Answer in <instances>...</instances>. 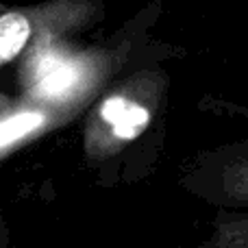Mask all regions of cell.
Returning a JSON list of instances; mask_svg holds the SVG:
<instances>
[{
  "mask_svg": "<svg viewBox=\"0 0 248 248\" xmlns=\"http://www.w3.org/2000/svg\"><path fill=\"white\" fill-rule=\"evenodd\" d=\"M85 0H50L35 7L0 11V68L20 59L42 33H59L85 20Z\"/></svg>",
  "mask_w": 248,
  "mask_h": 248,
  "instance_id": "obj_1",
  "label": "cell"
},
{
  "mask_svg": "<svg viewBox=\"0 0 248 248\" xmlns=\"http://www.w3.org/2000/svg\"><path fill=\"white\" fill-rule=\"evenodd\" d=\"M77 111L78 107H55L17 96L16 103L0 113V161L48 131L65 124Z\"/></svg>",
  "mask_w": 248,
  "mask_h": 248,
  "instance_id": "obj_2",
  "label": "cell"
},
{
  "mask_svg": "<svg viewBox=\"0 0 248 248\" xmlns=\"http://www.w3.org/2000/svg\"><path fill=\"white\" fill-rule=\"evenodd\" d=\"M96 118L113 140H135L150 122V113L144 105L124 94H111L100 103Z\"/></svg>",
  "mask_w": 248,
  "mask_h": 248,
  "instance_id": "obj_3",
  "label": "cell"
},
{
  "mask_svg": "<svg viewBox=\"0 0 248 248\" xmlns=\"http://www.w3.org/2000/svg\"><path fill=\"white\" fill-rule=\"evenodd\" d=\"M198 192L220 205H248V163L229 168L218 179L202 183Z\"/></svg>",
  "mask_w": 248,
  "mask_h": 248,
  "instance_id": "obj_4",
  "label": "cell"
},
{
  "mask_svg": "<svg viewBox=\"0 0 248 248\" xmlns=\"http://www.w3.org/2000/svg\"><path fill=\"white\" fill-rule=\"evenodd\" d=\"M198 248H248V218L222 220L216 235Z\"/></svg>",
  "mask_w": 248,
  "mask_h": 248,
  "instance_id": "obj_5",
  "label": "cell"
},
{
  "mask_svg": "<svg viewBox=\"0 0 248 248\" xmlns=\"http://www.w3.org/2000/svg\"><path fill=\"white\" fill-rule=\"evenodd\" d=\"M13 103H16V98H11V96H7V94H2V92H0V113H2L4 109L11 107Z\"/></svg>",
  "mask_w": 248,
  "mask_h": 248,
  "instance_id": "obj_6",
  "label": "cell"
},
{
  "mask_svg": "<svg viewBox=\"0 0 248 248\" xmlns=\"http://www.w3.org/2000/svg\"><path fill=\"white\" fill-rule=\"evenodd\" d=\"M0 248H9L7 231H4V227H2V220H0Z\"/></svg>",
  "mask_w": 248,
  "mask_h": 248,
  "instance_id": "obj_7",
  "label": "cell"
},
{
  "mask_svg": "<svg viewBox=\"0 0 248 248\" xmlns=\"http://www.w3.org/2000/svg\"><path fill=\"white\" fill-rule=\"evenodd\" d=\"M2 9H4V7H2V4H0V11H2Z\"/></svg>",
  "mask_w": 248,
  "mask_h": 248,
  "instance_id": "obj_8",
  "label": "cell"
}]
</instances>
